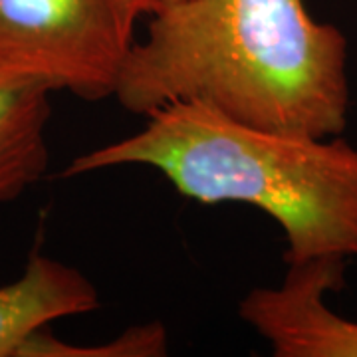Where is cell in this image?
Masks as SVG:
<instances>
[{"label": "cell", "mask_w": 357, "mask_h": 357, "mask_svg": "<svg viewBox=\"0 0 357 357\" xmlns=\"http://www.w3.org/2000/svg\"><path fill=\"white\" fill-rule=\"evenodd\" d=\"M151 167L203 204L255 206L282 229L286 266L357 256V147L248 126L203 103H171L123 139L74 157L62 177Z\"/></svg>", "instance_id": "2"}, {"label": "cell", "mask_w": 357, "mask_h": 357, "mask_svg": "<svg viewBox=\"0 0 357 357\" xmlns=\"http://www.w3.org/2000/svg\"><path fill=\"white\" fill-rule=\"evenodd\" d=\"M175 2H178V0H133L139 14H149V16L171 6V4H175Z\"/></svg>", "instance_id": "8"}, {"label": "cell", "mask_w": 357, "mask_h": 357, "mask_svg": "<svg viewBox=\"0 0 357 357\" xmlns=\"http://www.w3.org/2000/svg\"><path fill=\"white\" fill-rule=\"evenodd\" d=\"M52 93L40 77L0 70V203L18 199L48 169Z\"/></svg>", "instance_id": "6"}, {"label": "cell", "mask_w": 357, "mask_h": 357, "mask_svg": "<svg viewBox=\"0 0 357 357\" xmlns=\"http://www.w3.org/2000/svg\"><path fill=\"white\" fill-rule=\"evenodd\" d=\"M139 16L133 0H0V70L86 102L114 98Z\"/></svg>", "instance_id": "3"}, {"label": "cell", "mask_w": 357, "mask_h": 357, "mask_svg": "<svg viewBox=\"0 0 357 357\" xmlns=\"http://www.w3.org/2000/svg\"><path fill=\"white\" fill-rule=\"evenodd\" d=\"M169 354V335L161 321H147L129 328L107 344L72 345L50 332L40 330L28 344L22 357H161Z\"/></svg>", "instance_id": "7"}, {"label": "cell", "mask_w": 357, "mask_h": 357, "mask_svg": "<svg viewBox=\"0 0 357 357\" xmlns=\"http://www.w3.org/2000/svg\"><path fill=\"white\" fill-rule=\"evenodd\" d=\"M340 258L292 264L278 286L246 294L238 316L276 357H357V321L337 316L324 296L345 286Z\"/></svg>", "instance_id": "4"}, {"label": "cell", "mask_w": 357, "mask_h": 357, "mask_svg": "<svg viewBox=\"0 0 357 357\" xmlns=\"http://www.w3.org/2000/svg\"><path fill=\"white\" fill-rule=\"evenodd\" d=\"M98 307V288L82 270L32 252L22 274L0 286V357H22L26 344L52 321Z\"/></svg>", "instance_id": "5"}, {"label": "cell", "mask_w": 357, "mask_h": 357, "mask_svg": "<svg viewBox=\"0 0 357 357\" xmlns=\"http://www.w3.org/2000/svg\"><path fill=\"white\" fill-rule=\"evenodd\" d=\"M347 60L344 32L304 0H178L151 14L114 98L143 117L192 102L256 128L333 137L349 121Z\"/></svg>", "instance_id": "1"}]
</instances>
